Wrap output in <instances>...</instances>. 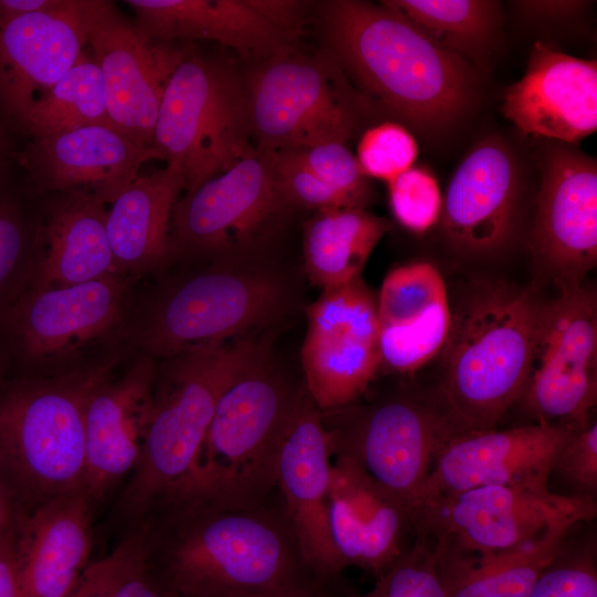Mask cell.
Returning a JSON list of instances; mask_svg holds the SVG:
<instances>
[{"mask_svg": "<svg viewBox=\"0 0 597 597\" xmlns=\"http://www.w3.org/2000/svg\"><path fill=\"white\" fill-rule=\"evenodd\" d=\"M148 561L176 597H234L325 584L306 567L282 499L234 504L202 494L159 502L140 523Z\"/></svg>", "mask_w": 597, "mask_h": 597, "instance_id": "1", "label": "cell"}, {"mask_svg": "<svg viewBox=\"0 0 597 597\" xmlns=\"http://www.w3.org/2000/svg\"><path fill=\"white\" fill-rule=\"evenodd\" d=\"M329 54L392 116L422 134L450 128L472 98L461 55L441 48L396 11L356 0L324 3Z\"/></svg>", "mask_w": 597, "mask_h": 597, "instance_id": "2", "label": "cell"}, {"mask_svg": "<svg viewBox=\"0 0 597 597\" xmlns=\"http://www.w3.org/2000/svg\"><path fill=\"white\" fill-rule=\"evenodd\" d=\"M544 302L534 287L488 281L452 315L437 394L462 431L496 428L520 400Z\"/></svg>", "mask_w": 597, "mask_h": 597, "instance_id": "3", "label": "cell"}, {"mask_svg": "<svg viewBox=\"0 0 597 597\" xmlns=\"http://www.w3.org/2000/svg\"><path fill=\"white\" fill-rule=\"evenodd\" d=\"M264 339L221 394L181 493L262 503L277 489L283 440L305 392Z\"/></svg>", "mask_w": 597, "mask_h": 597, "instance_id": "4", "label": "cell"}, {"mask_svg": "<svg viewBox=\"0 0 597 597\" xmlns=\"http://www.w3.org/2000/svg\"><path fill=\"white\" fill-rule=\"evenodd\" d=\"M270 336L252 334L163 358L142 453L118 502L135 525L187 488L221 394Z\"/></svg>", "mask_w": 597, "mask_h": 597, "instance_id": "5", "label": "cell"}, {"mask_svg": "<svg viewBox=\"0 0 597 597\" xmlns=\"http://www.w3.org/2000/svg\"><path fill=\"white\" fill-rule=\"evenodd\" d=\"M171 285L143 333L147 353L165 358L195 347L271 332L300 306L295 271L271 254L207 259Z\"/></svg>", "mask_w": 597, "mask_h": 597, "instance_id": "6", "label": "cell"}, {"mask_svg": "<svg viewBox=\"0 0 597 597\" xmlns=\"http://www.w3.org/2000/svg\"><path fill=\"white\" fill-rule=\"evenodd\" d=\"M108 370L0 383V464L31 509L85 491L86 408Z\"/></svg>", "mask_w": 597, "mask_h": 597, "instance_id": "7", "label": "cell"}, {"mask_svg": "<svg viewBox=\"0 0 597 597\" xmlns=\"http://www.w3.org/2000/svg\"><path fill=\"white\" fill-rule=\"evenodd\" d=\"M245 83L216 57L185 54L166 85L154 145L177 167L186 193L254 149Z\"/></svg>", "mask_w": 597, "mask_h": 597, "instance_id": "8", "label": "cell"}, {"mask_svg": "<svg viewBox=\"0 0 597 597\" xmlns=\"http://www.w3.org/2000/svg\"><path fill=\"white\" fill-rule=\"evenodd\" d=\"M333 457L359 465L411 510L447 443L463 433L438 394L399 392L366 406L322 411Z\"/></svg>", "mask_w": 597, "mask_h": 597, "instance_id": "9", "label": "cell"}, {"mask_svg": "<svg viewBox=\"0 0 597 597\" xmlns=\"http://www.w3.org/2000/svg\"><path fill=\"white\" fill-rule=\"evenodd\" d=\"M596 502L546 488L488 485L443 495L412 511L413 535L434 549L490 554L549 531L593 521Z\"/></svg>", "mask_w": 597, "mask_h": 597, "instance_id": "10", "label": "cell"}, {"mask_svg": "<svg viewBox=\"0 0 597 597\" xmlns=\"http://www.w3.org/2000/svg\"><path fill=\"white\" fill-rule=\"evenodd\" d=\"M291 207L264 151L254 147L227 170L177 200L170 259L268 254Z\"/></svg>", "mask_w": 597, "mask_h": 597, "instance_id": "11", "label": "cell"}, {"mask_svg": "<svg viewBox=\"0 0 597 597\" xmlns=\"http://www.w3.org/2000/svg\"><path fill=\"white\" fill-rule=\"evenodd\" d=\"M337 62L291 52L262 62L247 82L251 136L262 151L347 143L357 104Z\"/></svg>", "mask_w": 597, "mask_h": 597, "instance_id": "12", "label": "cell"}, {"mask_svg": "<svg viewBox=\"0 0 597 597\" xmlns=\"http://www.w3.org/2000/svg\"><path fill=\"white\" fill-rule=\"evenodd\" d=\"M544 302L520 400L536 423L579 429L597 401V303L583 281L559 282Z\"/></svg>", "mask_w": 597, "mask_h": 597, "instance_id": "13", "label": "cell"}, {"mask_svg": "<svg viewBox=\"0 0 597 597\" xmlns=\"http://www.w3.org/2000/svg\"><path fill=\"white\" fill-rule=\"evenodd\" d=\"M306 316L301 363L310 396L321 411L354 404L381 367L376 298L359 276L323 289Z\"/></svg>", "mask_w": 597, "mask_h": 597, "instance_id": "14", "label": "cell"}, {"mask_svg": "<svg viewBox=\"0 0 597 597\" xmlns=\"http://www.w3.org/2000/svg\"><path fill=\"white\" fill-rule=\"evenodd\" d=\"M87 46L101 72L113 126L140 146L156 147L154 133L161 98L186 52L154 42L109 1L92 27Z\"/></svg>", "mask_w": 597, "mask_h": 597, "instance_id": "15", "label": "cell"}, {"mask_svg": "<svg viewBox=\"0 0 597 597\" xmlns=\"http://www.w3.org/2000/svg\"><path fill=\"white\" fill-rule=\"evenodd\" d=\"M105 1L59 0L0 22V108L17 124L84 54Z\"/></svg>", "mask_w": 597, "mask_h": 597, "instance_id": "16", "label": "cell"}, {"mask_svg": "<svg viewBox=\"0 0 597 597\" xmlns=\"http://www.w3.org/2000/svg\"><path fill=\"white\" fill-rule=\"evenodd\" d=\"M116 275L65 286L21 290L0 316V343L19 364H32L105 333L123 310Z\"/></svg>", "mask_w": 597, "mask_h": 597, "instance_id": "17", "label": "cell"}, {"mask_svg": "<svg viewBox=\"0 0 597 597\" xmlns=\"http://www.w3.org/2000/svg\"><path fill=\"white\" fill-rule=\"evenodd\" d=\"M575 430L535 422L460 433L438 455L412 511L423 502L479 486L546 488L556 457Z\"/></svg>", "mask_w": 597, "mask_h": 597, "instance_id": "18", "label": "cell"}, {"mask_svg": "<svg viewBox=\"0 0 597 597\" xmlns=\"http://www.w3.org/2000/svg\"><path fill=\"white\" fill-rule=\"evenodd\" d=\"M532 248L556 283L583 281L596 265L597 167L593 158L565 146L546 153Z\"/></svg>", "mask_w": 597, "mask_h": 597, "instance_id": "19", "label": "cell"}, {"mask_svg": "<svg viewBox=\"0 0 597 597\" xmlns=\"http://www.w3.org/2000/svg\"><path fill=\"white\" fill-rule=\"evenodd\" d=\"M332 458L322 411L305 389L281 447L276 485L303 561L323 584L344 569L329 527Z\"/></svg>", "mask_w": 597, "mask_h": 597, "instance_id": "20", "label": "cell"}, {"mask_svg": "<svg viewBox=\"0 0 597 597\" xmlns=\"http://www.w3.org/2000/svg\"><path fill=\"white\" fill-rule=\"evenodd\" d=\"M154 159L165 160L157 147L140 146L109 125L31 138L21 154V165L39 191L82 195L105 205Z\"/></svg>", "mask_w": 597, "mask_h": 597, "instance_id": "21", "label": "cell"}, {"mask_svg": "<svg viewBox=\"0 0 597 597\" xmlns=\"http://www.w3.org/2000/svg\"><path fill=\"white\" fill-rule=\"evenodd\" d=\"M520 172L511 150L490 138L474 147L455 170L446 195L443 230L461 253L488 256L512 239Z\"/></svg>", "mask_w": 597, "mask_h": 597, "instance_id": "22", "label": "cell"}, {"mask_svg": "<svg viewBox=\"0 0 597 597\" xmlns=\"http://www.w3.org/2000/svg\"><path fill=\"white\" fill-rule=\"evenodd\" d=\"M502 111L523 133L576 143L597 128V64L535 43Z\"/></svg>", "mask_w": 597, "mask_h": 597, "instance_id": "23", "label": "cell"}, {"mask_svg": "<svg viewBox=\"0 0 597 597\" xmlns=\"http://www.w3.org/2000/svg\"><path fill=\"white\" fill-rule=\"evenodd\" d=\"M334 458L328 491L334 546L344 568L357 566L377 577L409 547L411 510L355 462Z\"/></svg>", "mask_w": 597, "mask_h": 597, "instance_id": "24", "label": "cell"}, {"mask_svg": "<svg viewBox=\"0 0 597 597\" xmlns=\"http://www.w3.org/2000/svg\"><path fill=\"white\" fill-rule=\"evenodd\" d=\"M376 306L383 367L411 374L442 350L452 313L443 277L434 265L413 262L391 270Z\"/></svg>", "mask_w": 597, "mask_h": 597, "instance_id": "25", "label": "cell"}, {"mask_svg": "<svg viewBox=\"0 0 597 597\" xmlns=\"http://www.w3.org/2000/svg\"><path fill=\"white\" fill-rule=\"evenodd\" d=\"M156 367L146 358L92 394L85 416V492L92 501L134 471L144 444Z\"/></svg>", "mask_w": 597, "mask_h": 597, "instance_id": "26", "label": "cell"}, {"mask_svg": "<svg viewBox=\"0 0 597 597\" xmlns=\"http://www.w3.org/2000/svg\"><path fill=\"white\" fill-rule=\"evenodd\" d=\"M92 499L85 491L53 498L22 520L14 549L27 597H67L88 566Z\"/></svg>", "mask_w": 597, "mask_h": 597, "instance_id": "27", "label": "cell"}, {"mask_svg": "<svg viewBox=\"0 0 597 597\" xmlns=\"http://www.w3.org/2000/svg\"><path fill=\"white\" fill-rule=\"evenodd\" d=\"M135 25L160 42L208 40L245 57L269 60L290 52L292 35L265 18L252 0H128Z\"/></svg>", "mask_w": 597, "mask_h": 597, "instance_id": "28", "label": "cell"}, {"mask_svg": "<svg viewBox=\"0 0 597 597\" xmlns=\"http://www.w3.org/2000/svg\"><path fill=\"white\" fill-rule=\"evenodd\" d=\"M172 165L139 174L112 202L106 232L117 273H142L170 260L169 224L184 190Z\"/></svg>", "mask_w": 597, "mask_h": 597, "instance_id": "29", "label": "cell"}, {"mask_svg": "<svg viewBox=\"0 0 597 597\" xmlns=\"http://www.w3.org/2000/svg\"><path fill=\"white\" fill-rule=\"evenodd\" d=\"M106 214L105 203L65 193L45 223L46 251L32 285L65 286L116 275Z\"/></svg>", "mask_w": 597, "mask_h": 597, "instance_id": "30", "label": "cell"}, {"mask_svg": "<svg viewBox=\"0 0 597 597\" xmlns=\"http://www.w3.org/2000/svg\"><path fill=\"white\" fill-rule=\"evenodd\" d=\"M572 530H553L522 546L490 554L430 548L448 597H528Z\"/></svg>", "mask_w": 597, "mask_h": 597, "instance_id": "31", "label": "cell"}, {"mask_svg": "<svg viewBox=\"0 0 597 597\" xmlns=\"http://www.w3.org/2000/svg\"><path fill=\"white\" fill-rule=\"evenodd\" d=\"M390 223L360 208L315 212L303 235L304 270L323 289L348 283L360 273Z\"/></svg>", "mask_w": 597, "mask_h": 597, "instance_id": "32", "label": "cell"}, {"mask_svg": "<svg viewBox=\"0 0 597 597\" xmlns=\"http://www.w3.org/2000/svg\"><path fill=\"white\" fill-rule=\"evenodd\" d=\"M18 124L31 138L90 125L113 126L101 72L93 57L84 52L77 63L29 107Z\"/></svg>", "mask_w": 597, "mask_h": 597, "instance_id": "33", "label": "cell"}, {"mask_svg": "<svg viewBox=\"0 0 597 597\" xmlns=\"http://www.w3.org/2000/svg\"><path fill=\"white\" fill-rule=\"evenodd\" d=\"M381 4L461 56H478L486 50L498 15L496 3L484 0H388Z\"/></svg>", "mask_w": 597, "mask_h": 597, "instance_id": "34", "label": "cell"}, {"mask_svg": "<svg viewBox=\"0 0 597 597\" xmlns=\"http://www.w3.org/2000/svg\"><path fill=\"white\" fill-rule=\"evenodd\" d=\"M596 536L569 535L528 597H597Z\"/></svg>", "mask_w": 597, "mask_h": 597, "instance_id": "35", "label": "cell"}, {"mask_svg": "<svg viewBox=\"0 0 597 597\" xmlns=\"http://www.w3.org/2000/svg\"><path fill=\"white\" fill-rule=\"evenodd\" d=\"M344 597H448L430 546L416 537L407 551L363 594Z\"/></svg>", "mask_w": 597, "mask_h": 597, "instance_id": "36", "label": "cell"}, {"mask_svg": "<svg viewBox=\"0 0 597 597\" xmlns=\"http://www.w3.org/2000/svg\"><path fill=\"white\" fill-rule=\"evenodd\" d=\"M417 154V143L409 130L387 122L362 135L355 156L365 177L389 182L412 167Z\"/></svg>", "mask_w": 597, "mask_h": 597, "instance_id": "37", "label": "cell"}, {"mask_svg": "<svg viewBox=\"0 0 597 597\" xmlns=\"http://www.w3.org/2000/svg\"><path fill=\"white\" fill-rule=\"evenodd\" d=\"M320 179L342 193L355 208L368 205L371 188L347 143L329 142L287 150Z\"/></svg>", "mask_w": 597, "mask_h": 597, "instance_id": "38", "label": "cell"}, {"mask_svg": "<svg viewBox=\"0 0 597 597\" xmlns=\"http://www.w3.org/2000/svg\"><path fill=\"white\" fill-rule=\"evenodd\" d=\"M29 251V226L21 207L0 195V316L22 289Z\"/></svg>", "mask_w": 597, "mask_h": 597, "instance_id": "39", "label": "cell"}, {"mask_svg": "<svg viewBox=\"0 0 597 597\" xmlns=\"http://www.w3.org/2000/svg\"><path fill=\"white\" fill-rule=\"evenodd\" d=\"M275 182L286 202L295 208L316 212L355 208L342 193L333 189L289 151H264Z\"/></svg>", "mask_w": 597, "mask_h": 597, "instance_id": "40", "label": "cell"}, {"mask_svg": "<svg viewBox=\"0 0 597 597\" xmlns=\"http://www.w3.org/2000/svg\"><path fill=\"white\" fill-rule=\"evenodd\" d=\"M389 205L397 221L413 232H423L438 220L442 200L433 176L409 168L388 182Z\"/></svg>", "mask_w": 597, "mask_h": 597, "instance_id": "41", "label": "cell"}, {"mask_svg": "<svg viewBox=\"0 0 597 597\" xmlns=\"http://www.w3.org/2000/svg\"><path fill=\"white\" fill-rule=\"evenodd\" d=\"M148 556L143 525L126 534L103 558L88 564L67 597H114L125 578Z\"/></svg>", "mask_w": 597, "mask_h": 597, "instance_id": "42", "label": "cell"}, {"mask_svg": "<svg viewBox=\"0 0 597 597\" xmlns=\"http://www.w3.org/2000/svg\"><path fill=\"white\" fill-rule=\"evenodd\" d=\"M567 484L569 495L595 501L597 495V423L575 430L561 448L552 474Z\"/></svg>", "mask_w": 597, "mask_h": 597, "instance_id": "43", "label": "cell"}, {"mask_svg": "<svg viewBox=\"0 0 597 597\" xmlns=\"http://www.w3.org/2000/svg\"><path fill=\"white\" fill-rule=\"evenodd\" d=\"M30 510L0 464V540L15 537L22 520Z\"/></svg>", "mask_w": 597, "mask_h": 597, "instance_id": "44", "label": "cell"}, {"mask_svg": "<svg viewBox=\"0 0 597 597\" xmlns=\"http://www.w3.org/2000/svg\"><path fill=\"white\" fill-rule=\"evenodd\" d=\"M114 597H176L158 578L148 556L125 578Z\"/></svg>", "mask_w": 597, "mask_h": 597, "instance_id": "45", "label": "cell"}, {"mask_svg": "<svg viewBox=\"0 0 597 597\" xmlns=\"http://www.w3.org/2000/svg\"><path fill=\"white\" fill-rule=\"evenodd\" d=\"M13 538L0 540V597H27L14 549Z\"/></svg>", "mask_w": 597, "mask_h": 597, "instance_id": "46", "label": "cell"}, {"mask_svg": "<svg viewBox=\"0 0 597 597\" xmlns=\"http://www.w3.org/2000/svg\"><path fill=\"white\" fill-rule=\"evenodd\" d=\"M515 3L524 13L545 19L569 17L585 4L583 1H519Z\"/></svg>", "mask_w": 597, "mask_h": 597, "instance_id": "47", "label": "cell"}, {"mask_svg": "<svg viewBox=\"0 0 597 597\" xmlns=\"http://www.w3.org/2000/svg\"><path fill=\"white\" fill-rule=\"evenodd\" d=\"M234 597H332L325 589V585L316 586L313 588L279 593V594H266V595H248V596H234Z\"/></svg>", "mask_w": 597, "mask_h": 597, "instance_id": "48", "label": "cell"}, {"mask_svg": "<svg viewBox=\"0 0 597 597\" xmlns=\"http://www.w3.org/2000/svg\"><path fill=\"white\" fill-rule=\"evenodd\" d=\"M6 148H7V142H6L4 133H3L2 127L0 125V165L2 163V158H3V155L6 153Z\"/></svg>", "mask_w": 597, "mask_h": 597, "instance_id": "49", "label": "cell"}, {"mask_svg": "<svg viewBox=\"0 0 597 597\" xmlns=\"http://www.w3.org/2000/svg\"><path fill=\"white\" fill-rule=\"evenodd\" d=\"M2 380H3V379H2V378H0V383H1Z\"/></svg>", "mask_w": 597, "mask_h": 597, "instance_id": "50", "label": "cell"}]
</instances>
